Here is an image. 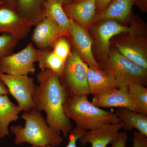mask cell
<instances>
[{
	"label": "cell",
	"mask_w": 147,
	"mask_h": 147,
	"mask_svg": "<svg viewBox=\"0 0 147 147\" xmlns=\"http://www.w3.org/2000/svg\"><path fill=\"white\" fill-rule=\"evenodd\" d=\"M38 85L36 86L33 100L35 108L46 113L47 124L57 133L68 137L72 125L65 113V103L69 96L59 76L50 70L37 74Z\"/></svg>",
	"instance_id": "1"
},
{
	"label": "cell",
	"mask_w": 147,
	"mask_h": 147,
	"mask_svg": "<svg viewBox=\"0 0 147 147\" xmlns=\"http://www.w3.org/2000/svg\"><path fill=\"white\" fill-rule=\"evenodd\" d=\"M41 112L36 108L24 112L21 118L25 121V126L19 124L11 127L15 144L27 143L31 146L57 147L63 142V138L49 126Z\"/></svg>",
	"instance_id": "2"
},
{
	"label": "cell",
	"mask_w": 147,
	"mask_h": 147,
	"mask_svg": "<svg viewBox=\"0 0 147 147\" xmlns=\"http://www.w3.org/2000/svg\"><path fill=\"white\" fill-rule=\"evenodd\" d=\"M88 96H69L65 103V113L77 127L90 130L110 123L122 122L115 113L103 110L90 102Z\"/></svg>",
	"instance_id": "3"
},
{
	"label": "cell",
	"mask_w": 147,
	"mask_h": 147,
	"mask_svg": "<svg viewBox=\"0 0 147 147\" xmlns=\"http://www.w3.org/2000/svg\"><path fill=\"white\" fill-rule=\"evenodd\" d=\"M104 62V69L114 76L118 88L134 84L147 85V70L124 57L117 49L110 50Z\"/></svg>",
	"instance_id": "4"
},
{
	"label": "cell",
	"mask_w": 147,
	"mask_h": 147,
	"mask_svg": "<svg viewBox=\"0 0 147 147\" xmlns=\"http://www.w3.org/2000/svg\"><path fill=\"white\" fill-rule=\"evenodd\" d=\"M87 64L77 52L71 53L66 61L63 72L59 78L69 97L88 96Z\"/></svg>",
	"instance_id": "5"
},
{
	"label": "cell",
	"mask_w": 147,
	"mask_h": 147,
	"mask_svg": "<svg viewBox=\"0 0 147 147\" xmlns=\"http://www.w3.org/2000/svg\"><path fill=\"white\" fill-rule=\"evenodd\" d=\"M39 50L30 43L18 53L4 56L0 59V71L13 76L34 74Z\"/></svg>",
	"instance_id": "6"
},
{
	"label": "cell",
	"mask_w": 147,
	"mask_h": 147,
	"mask_svg": "<svg viewBox=\"0 0 147 147\" xmlns=\"http://www.w3.org/2000/svg\"><path fill=\"white\" fill-rule=\"evenodd\" d=\"M0 77L9 94L16 99L21 111L26 112L36 108L33 100L36 86L33 78L28 75L13 76L1 72Z\"/></svg>",
	"instance_id": "7"
},
{
	"label": "cell",
	"mask_w": 147,
	"mask_h": 147,
	"mask_svg": "<svg viewBox=\"0 0 147 147\" xmlns=\"http://www.w3.org/2000/svg\"><path fill=\"white\" fill-rule=\"evenodd\" d=\"M35 23L25 16H19L10 9L0 8V33L10 34L17 40L22 39Z\"/></svg>",
	"instance_id": "8"
},
{
	"label": "cell",
	"mask_w": 147,
	"mask_h": 147,
	"mask_svg": "<svg viewBox=\"0 0 147 147\" xmlns=\"http://www.w3.org/2000/svg\"><path fill=\"white\" fill-rule=\"evenodd\" d=\"M92 103L99 108H125L138 113L127 87L113 89L94 96Z\"/></svg>",
	"instance_id": "9"
},
{
	"label": "cell",
	"mask_w": 147,
	"mask_h": 147,
	"mask_svg": "<svg viewBox=\"0 0 147 147\" xmlns=\"http://www.w3.org/2000/svg\"><path fill=\"white\" fill-rule=\"evenodd\" d=\"M69 36L72 38L77 52L83 61L90 67L95 69H101L96 60L92 51V40L90 35L82 26L70 19Z\"/></svg>",
	"instance_id": "10"
},
{
	"label": "cell",
	"mask_w": 147,
	"mask_h": 147,
	"mask_svg": "<svg viewBox=\"0 0 147 147\" xmlns=\"http://www.w3.org/2000/svg\"><path fill=\"white\" fill-rule=\"evenodd\" d=\"M136 31L129 33L116 42L117 50L121 55L147 70V53L146 44L135 35Z\"/></svg>",
	"instance_id": "11"
},
{
	"label": "cell",
	"mask_w": 147,
	"mask_h": 147,
	"mask_svg": "<svg viewBox=\"0 0 147 147\" xmlns=\"http://www.w3.org/2000/svg\"><path fill=\"white\" fill-rule=\"evenodd\" d=\"M101 22L95 33L98 47L104 61L108 57L110 41L113 37L123 33L135 32L136 30L134 26H125L115 20H106Z\"/></svg>",
	"instance_id": "12"
},
{
	"label": "cell",
	"mask_w": 147,
	"mask_h": 147,
	"mask_svg": "<svg viewBox=\"0 0 147 147\" xmlns=\"http://www.w3.org/2000/svg\"><path fill=\"white\" fill-rule=\"evenodd\" d=\"M67 35L56 22L48 18H43L35 28L32 40L38 48L45 50L54 45L60 38Z\"/></svg>",
	"instance_id": "13"
},
{
	"label": "cell",
	"mask_w": 147,
	"mask_h": 147,
	"mask_svg": "<svg viewBox=\"0 0 147 147\" xmlns=\"http://www.w3.org/2000/svg\"><path fill=\"white\" fill-rule=\"evenodd\" d=\"M123 127V122L104 125L100 127L87 131L79 138L82 146L88 144L92 147H107L118 134Z\"/></svg>",
	"instance_id": "14"
},
{
	"label": "cell",
	"mask_w": 147,
	"mask_h": 147,
	"mask_svg": "<svg viewBox=\"0 0 147 147\" xmlns=\"http://www.w3.org/2000/svg\"><path fill=\"white\" fill-rule=\"evenodd\" d=\"M96 2V0H83L67 5L63 9L69 18L86 29L93 23L97 15Z\"/></svg>",
	"instance_id": "15"
},
{
	"label": "cell",
	"mask_w": 147,
	"mask_h": 147,
	"mask_svg": "<svg viewBox=\"0 0 147 147\" xmlns=\"http://www.w3.org/2000/svg\"><path fill=\"white\" fill-rule=\"evenodd\" d=\"M87 78L90 94H98L118 88L115 77L107 70L90 68L86 65Z\"/></svg>",
	"instance_id": "16"
},
{
	"label": "cell",
	"mask_w": 147,
	"mask_h": 147,
	"mask_svg": "<svg viewBox=\"0 0 147 147\" xmlns=\"http://www.w3.org/2000/svg\"><path fill=\"white\" fill-rule=\"evenodd\" d=\"M134 3V0H112L103 11L96 15L93 23L106 20L125 21L130 16Z\"/></svg>",
	"instance_id": "17"
},
{
	"label": "cell",
	"mask_w": 147,
	"mask_h": 147,
	"mask_svg": "<svg viewBox=\"0 0 147 147\" xmlns=\"http://www.w3.org/2000/svg\"><path fill=\"white\" fill-rule=\"evenodd\" d=\"M21 110L9 99L8 95H0V139L9 134L11 123L19 119Z\"/></svg>",
	"instance_id": "18"
},
{
	"label": "cell",
	"mask_w": 147,
	"mask_h": 147,
	"mask_svg": "<svg viewBox=\"0 0 147 147\" xmlns=\"http://www.w3.org/2000/svg\"><path fill=\"white\" fill-rule=\"evenodd\" d=\"M116 115L121 120L123 127L127 131L135 129L137 131L147 137V116L125 108H117Z\"/></svg>",
	"instance_id": "19"
},
{
	"label": "cell",
	"mask_w": 147,
	"mask_h": 147,
	"mask_svg": "<svg viewBox=\"0 0 147 147\" xmlns=\"http://www.w3.org/2000/svg\"><path fill=\"white\" fill-rule=\"evenodd\" d=\"M63 4L60 0H46L42 16L43 18H48L55 21L69 36L70 19L64 10Z\"/></svg>",
	"instance_id": "20"
},
{
	"label": "cell",
	"mask_w": 147,
	"mask_h": 147,
	"mask_svg": "<svg viewBox=\"0 0 147 147\" xmlns=\"http://www.w3.org/2000/svg\"><path fill=\"white\" fill-rule=\"evenodd\" d=\"M38 62L41 71L50 70L59 78L63 72L65 61L59 57L53 51L45 50H39Z\"/></svg>",
	"instance_id": "21"
},
{
	"label": "cell",
	"mask_w": 147,
	"mask_h": 147,
	"mask_svg": "<svg viewBox=\"0 0 147 147\" xmlns=\"http://www.w3.org/2000/svg\"><path fill=\"white\" fill-rule=\"evenodd\" d=\"M127 88L129 94L137 105L138 113L147 115V88L139 84H131Z\"/></svg>",
	"instance_id": "22"
},
{
	"label": "cell",
	"mask_w": 147,
	"mask_h": 147,
	"mask_svg": "<svg viewBox=\"0 0 147 147\" xmlns=\"http://www.w3.org/2000/svg\"><path fill=\"white\" fill-rule=\"evenodd\" d=\"M41 0H18V7L26 18L38 23L33 16L38 10Z\"/></svg>",
	"instance_id": "23"
},
{
	"label": "cell",
	"mask_w": 147,
	"mask_h": 147,
	"mask_svg": "<svg viewBox=\"0 0 147 147\" xmlns=\"http://www.w3.org/2000/svg\"><path fill=\"white\" fill-rule=\"evenodd\" d=\"M70 50V45L67 40L61 37L54 44L53 52L59 57L66 61L71 54Z\"/></svg>",
	"instance_id": "24"
},
{
	"label": "cell",
	"mask_w": 147,
	"mask_h": 147,
	"mask_svg": "<svg viewBox=\"0 0 147 147\" xmlns=\"http://www.w3.org/2000/svg\"><path fill=\"white\" fill-rule=\"evenodd\" d=\"M17 41V39L10 34L0 35V59L7 55Z\"/></svg>",
	"instance_id": "25"
},
{
	"label": "cell",
	"mask_w": 147,
	"mask_h": 147,
	"mask_svg": "<svg viewBox=\"0 0 147 147\" xmlns=\"http://www.w3.org/2000/svg\"><path fill=\"white\" fill-rule=\"evenodd\" d=\"M86 131V130L79 128L77 127L71 129V131L68 134V144L65 147H77L76 146V142L84 134ZM30 147H36L31 146ZM46 147H52L48 146Z\"/></svg>",
	"instance_id": "26"
},
{
	"label": "cell",
	"mask_w": 147,
	"mask_h": 147,
	"mask_svg": "<svg viewBox=\"0 0 147 147\" xmlns=\"http://www.w3.org/2000/svg\"><path fill=\"white\" fill-rule=\"evenodd\" d=\"M132 147H147V137L137 130L133 131Z\"/></svg>",
	"instance_id": "27"
},
{
	"label": "cell",
	"mask_w": 147,
	"mask_h": 147,
	"mask_svg": "<svg viewBox=\"0 0 147 147\" xmlns=\"http://www.w3.org/2000/svg\"><path fill=\"white\" fill-rule=\"evenodd\" d=\"M128 136L126 132H119L110 144L111 147H126Z\"/></svg>",
	"instance_id": "28"
},
{
	"label": "cell",
	"mask_w": 147,
	"mask_h": 147,
	"mask_svg": "<svg viewBox=\"0 0 147 147\" xmlns=\"http://www.w3.org/2000/svg\"><path fill=\"white\" fill-rule=\"evenodd\" d=\"M112 0H96V9L97 14L100 13L106 8Z\"/></svg>",
	"instance_id": "29"
},
{
	"label": "cell",
	"mask_w": 147,
	"mask_h": 147,
	"mask_svg": "<svg viewBox=\"0 0 147 147\" xmlns=\"http://www.w3.org/2000/svg\"><path fill=\"white\" fill-rule=\"evenodd\" d=\"M137 5L143 12L147 11V0H134V5Z\"/></svg>",
	"instance_id": "30"
},
{
	"label": "cell",
	"mask_w": 147,
	"mask_h": 147,
	"mask_svg": "<svg viewBox=\"0 0 147 147\" xmlns=\"http://www.w3.org/2000/svg\"><path fill=\"white\" fill-rule=\"evenodd\" d=\"M8 94H9V93L8 89L5 84L0 77V95H8Z\"/></svg>",
	"instance_id": "31"
},
{
	"label": "cell",
	"mask_w": 147,
	"mask_h": 147,
	"mask_svg": "<svg viewBox=\"0 0 147 147\" xmlns=\"http://www.w3.org/2000/svg\"><path fill=\"white\" fill-rule=\"evenodd\" d=\"M60 1H61L63 3H67V4H69V3L71 1H73V0H60ZM75 1V0H74V2Z\"/></svg>",
	"instance_id": "32"
},
{
	"label": "cell",
	"mask_w": 147,
	"mask_h": 147,
	"mask_svg": "<svg viewBox=\"0 0 147 147\" xmlns=\"http://www.w3.org/2000/svg\"><path fill=\"white\" fill-rule=\"evenodd\" d=\"M5 1L11 5H13L15 3V0H5Z\"/></svg>",
	"instance_id": "33"
},
{
	"label": "cell",
	"mask_w": 147,
	"mask_h": 147,
	"mask_svg": "<svg viewBox=\"0 0 147 147\" xmlns=\"http://www.w3.org/2000/svg\"><path fill=\"white\" fill-rule=\"evenodd\" d=\"M83 1V0H75L74 3L79 2L81 1Z\"/></svg>",
	"instance_id": "34"
},
{
	"label": "cell",
	"mask_w": 147,
	"mask_h": 147,
	"mask_svg": "<svg viewBox=\"0 0 147 147\" xmlns=\"http://www.w3.org/2000/svg\"><path fill=\"white\" fill-rule=\"evenodd\" d=\"M3 3V0H0V5H1Z\"/></svg>",
	"instance_id": "35"
}]
</instances>
